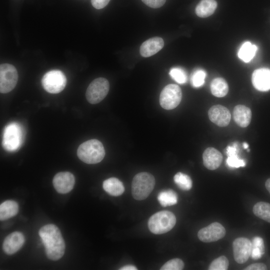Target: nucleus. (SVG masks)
Segmentation results:
<instances>
[{
	"label": "nucleus",
	"mask_w": 270,
	"mask_h": 270,
	"mask_svg": "<svg viewBox=\"0 0 270 270\" xmlns=\"http://www.w3.org/2000/svg\"><path fill=\"white\" fill-rule=\"evenodd\" d=\"M52 182L57 192L63 194H66L73 188L75 178L70 172H60L54 176Z\"/></svg>",
	"instance_id": "obj_12"
},
{
	"label": "nucleus",
	"mask_w": 270,
	"mask_h": 270,
	"mask_svg": "<svg viewBox=\"0 0 270 270\" xmlns=\"http://www.w3.org/2000/svg\"><path fill=\"white\" fill-rule=\"evenodd\" d=\"M252 250L250 256L253 260H258L262 256L264 252V243L262 238L256 236L253 238Z\"/></svg>",
	"instance_id": "obj_28"
},
{
	"label": "nucleus",
	"mask_w": 270,
	"mask_h": 270,
	"mask_svg": "<svg viewBox=\"0 0 270 270\" xmlns=\"http://www.w3.org/2000/svg\"><path fill=\"white\" fill-rule=\"evenodd\" d=\"M18 80V74L16 68L9 64L0 66V92L6 94L12 91Z\"/></svg>",
	"instance_id": "obj_9"
},
{
	"label": "nucleus",
	"mask_w": 270,
	"mask_h": 270,
	"mask_svg": "<svg viewBox=\"0 0 270 270\" xmlns=\"http://www.w3.org/2000/svg\"><path fill=\"white\" fill-rule=\"evenodd\" d=\"M176 218L174 214L168 210L157 212L150 216L148 221L150 231L156 234L166 233L175 226Z\"/></svg>",
	"instance_id": "obj_4"
},
{
	"label": "nucleus",
	"mask_w": 270,
	"mask_h": 270,
	"mask_svg": "<svg viewBox=\"0 0 270 270\" xmlns=\"http://www.w3.org/2000/svg\"><path fill=\"white\" fill-rule=\"evenodd\" d=\"M110 0H91L92 6L96 9H101L105 7Z\"/></svg>",
	"instance_id": "obj_34"
},
{
	"label": "nucleus",
	"mask_w": 270,
	"mask_h": 270,
	"mask_svg": "<svg viewBox=\"0 0 270 270\" xmlns=\"http://www.w3.org/2000/svg\"><path fill=\"white\" fill-rule=\"evenodd\" d=\"M105 154L102 143L96 139L88 140L82 143L77 150L78 158L88 164L100 162L104 158Z\"/></svg>",
	"instance_id": "obj_2"
},
{
	"label": "nucleus",
	"mask_w": 270,
	"mask_h": 270,
	"mask_svg": "<svg viewBox=\"0 0 270 270\" xmlns=\"http://www.w3.org/2000/svg\"><path fill=\"white\" fill-rule=\"evenodd\" d=\"M229 262L226 256H220L214 260L208 267L209 270H226L228 268Z\"/></svg>",
	"instance_id": "obj_31"
},
{
	"label": "nucleus",
	"mask_w": 270,
	"mask_h": 270,
	"mask_svg": "<svg viewBox=\"0 0 270 270\" xmlns=\"http://www.w3.org/2000/svg\"><path fill=\"white\" fill-rule=\"evenodd\" d=\"M169 74L171 78L180 84H185L188 80L186 72L181 68L174 67L170 69Z\"/></svg>",
	"instance_id": "obj_30"
},
{
	"label": "nucleus",
	"mask_w": 270,
	"mask_h": 270,
	"mask_svg": "<svg viewBox=\"0 0 270 270\" xmlns=\"http://www.w3.org/2000/svg\"><path fill=\"white\" fill-rule=\"evenodd\" d=\"M238 146L234 143L232 146L226 148V153L228 158L226 160L227 165L232 168L244 167L246 162L244 160L240 159L238 156Z\"/></svg>",
	"instance_id": "obj_19"
},
{
	"label": "nucleus",
	"mask_w": 270,
	"mask_h": 270,
	"mask_svg": "<svg viewBox=\"0 0 270 270\" xmlns=\"http://www.w3.org/2000/svg\"><path fill=\"white\" fill-rule=\"evenodd\" d=\"M210 87L212 94L218 98L224 96L228 91V83L221 78H214L211 82Z\"/></svg>",
	"instance_id": "obj_23"
},
{
	"label": "nucleus",
	"mask_w": 270,
	"mask_h": 270,
	"mask_svg": "<svg viewBox=\"0 0 270 270\" xmlns=\"http://www.w3.org/2000/svg\"><path fill=\"white\" fill-rule=\"evenodd\" d=\"M38 234L47 257L53 260L60 259L64 253L65 243L58 228L53 224H46L40 228Z\"/></svg>",
	"instance_id": "obj_1"
},
{
	"label": "nucleus",
	"mask_w": 270,
	"mask_h": 270,
	"mask_svg": "<svg viewBox=\"0 0 270 270\" xmlns=\"http://www.w3.org/2000/svg\"><path fill=\"white\" fill-rule=\"evenodd\" d=\"M232 248L234 260L238 264H244L250 256L252 244L248 238L240 237L234 240Z\"/></svg>",
	"instance_id": "obj_10"
},
{
	"label": "nucleus",
	"mask_w": 270,
	"mask_h": 270,
	"mask_svg": "<svg viewBox=\"0 0 270 270\" xmlns=\"http://www.w3.org/2000/svg\"><path fill=\"white\" fill-rule=\"evenodd\" d=\"M184 263L180 258H174L166 262L160 268V270H181L184 268Z\"/></svg>",
	"instance_id": "obj_32"
},
{
	"label": "nucleus",
	"mask_w": 270,
	"mask_h": 270,
	"mask_svg": "<svg viewBox=\"0 0 270 270\" xmlns=\"http://www.w3.org/2000/svg\"><path fill=\"white\" fill-rule=\"evenodd\" d=\"M266 266L262 263L252 264L244 268L245 270H266Z\"/></svg>",
	"instance_id": "obj_35"
},
{
	"label": "nucleus",
	"mask_w": 270,
	"mask_h": 270,
	"mask_svg": "<svg viewBox=\"0 0 270 270\" xmlns=\"http://www.w3.org/2000/svg\"><path fill=\"white\" fill-rule=\"evenodd\" d=\"M234 120L240 126L246 128L250 122L252 112L250 109L244 105L236 106L233 111Z\"/></svg>",
	"instance_id": "obj_18"
},
{
	"label": "nucleus",
	"mask_w": 270,
	"mask_h": 270,
	"mask_svg": "<svg viewBox=\"0 0 270 270\" xmlns=\"http://www.w3.org/2000/svg\"><path fill=\"white\" fill-rule=\"evenodd\" d=\"M23 132L20 126L16 122L8 124L4 128L2 144L9 152L18 150L22 144Z\"/></svg>",
	"instance_id": "obj_5"
},
{
	"label": "nucleus",
	"mask_w": 270,
	"mask_h": 270,
	"mask_svg": "<svg viewBox=\"0 0 270 270\" xmlns=\"http://www.w3.org/2000/svg\"><path fill=\"white\" fill-rule=\"evenodd\" d=\"M257 47L256 45L250 42H246L240 47L238 55L242 60L248 62L254 56Z\"/></svg>",
	"instance_id": "obj_24"
},
{
	"label": "nucleus",
	"mask_w": 270,
	"mask_h": 270,
	"mask_svg": "<svg viewBox=\"0 0 270 270\" xmlns=\"http://www.w3.org/2000/svg\"><path fill=\"white\" fill-rule=\"evenodd\" d=\"M158 200L161 206L165 207L176 204L178 202V196L173 190H164L158 194Z\"/></svg>",
	"instance_id": "obj_25"
},
{
	"label": "nucleus",
	"mask_w": 270,
	"mask_h": 270,
	"mask_svg": "<svg viewBox=\"0 0 270 270\" xmlns=\"http://www.w3.org/2000/svg\"><path fill=\"white\" fill-rule=\"evenodd\" d=\"M120 270H136L137 268L132 265H126L120 268Z\"/></svg>",
	"instance_id": "obj_36"
},
{
	"label": "nucleus",
	"mask_w": 270,
	"mask_h": 270,
	"mask_svg": "<svg viewBox=\"0 0 270 270\" xmlns=\"http://www.w3.org/2000/svg\"><path fill=\"white\" fill-rule=\"evenodd\" d=\"M24 237L20 232H14L8 234L4 239L2 249L7 254H12L23 246Z\"/></svg>",
	"instance_id": "obj_15"
},
{
	"label": "nucleus",
	"mask_w": 270,
	"mask_h": 270,
	"mask_svg": "<svg viewBox=\"0 0 270 270\" xmlns=\"http://www.w3.org/2000/svg\"><path fill=\"white\" fill-rule=\"evenodd\" d=\"M266 188L270 194V178L268 179L265 184Z\"/></svg>",
	"instance_id": "obj_37"
},
{
	"label": "nucleus",
	"mask_w": 270,
	"mask_h": 270,
	"mask_svg": "<svg viewBox=\"0 0 270 270\" xmlns=\"http://www.w3.org/2000/svg\"><path fill=\"white\" fill-rule=\"evenodd\" d=\"M216 7L215 0H202L196 6L195 12L200 18H207L213 14Z\"/></svg>",
	"instance_id": "obj_21"
},
{
	"label": "nucleus",
	"mask_w": 270,
	"mask_h": 270,
	"mask_svg": "<svg viewBox=\"0 0 270 270\" xmlns=\"http://www.w3.org/2000/svg\"><path fill=\"white\" fill-rule=\"evenodd\" d=\"M224 228L219 222H214L200 229L198 236L200 240L204 242L217 241L226 234Z\"/></svg>",
	"instance_id": "obj_11"
},
{
	"label": "nucleus",
	"mask_w": 270,
	"mask_h": 270,
	"mask_svg": "<svg viewBox=\"0 0 270 270\" xmlns=\"http://www.w3.org/2000/svg\"><path fill=\"white\" fill-rule=\"evenodd\" d=\"M206 72L202 69H198L192 74L190 78V83L194 88H199L204 83Z\"/></svg>",
	"instance_id": "obj_29"
},
{
	"label": "nucleus",
	"mask_w": 270,
	"mask_h": 270,
	"mask_svg": "<svg viewBox=\"0 0 270 270\" xmlns=\"http://www.w3.org/2000/svg\"><path fill=\"white\" fill-rule=\"evenodd\" d=\"M18 212V203L12 200H8L0 205V220H4L15 216Z\"/></svg>",
	"instance_id": "obj_22"
},
{
	"label": "nucleus",
	"mask_w": 270,
	"mask_h": 270,
	"mask_svg": "<svg viewBox=\"0 0 270 270\" xmlns=\"http://www.w3.org/2000/svg\"><path fill=\"white\" fill-rule=\"evenodd\" d=\"M243 147L244 149H248V144L246 142H244Z\"/></svg>",
	"instance_id": "obj_38"
},
{
	"label": "nucleus",
	"mask_w": 270,
	"mask_h": 270,
	"mask_svg": "<svg viewBox=\"0 0 270 270\" xmlns=\"http://www.w3.org/2000/svg\"><path fill=\"white\" fill-rule=\"evenodd\" d=\"M174 180L178 187L184 190H188L192 187V180L191 178L187 174L178 172L174 177Z\"/></svg>",
	"instance_id": "obj_27"
},
{
	"label": "nucleus",
	"mask_w": 270,
	"mask_h": 270,
	"mask_svg": "<svg viewBox=\"0 0 270 270\" xmlns=\"http://www.w3.org/2000/svg\"><path fill=\"white\" fill-rule=\"evenodd\" d=\"M142 2L149 7L158 8L162 6L166 0H142Z\"/></svg>",
	"instance_id": "obj_33"
},
{
	"label": "nucleus",
	"mask_w": 270,
	"mask_h": 270,
	"mask_svg": "<svg viewBox=\"0 0 270 270\" xmlns=\"http://www.w3.org/2000/svg\"><path fill=\"white\" fill-rule=\"evenodd\" d=\"M155 186V179L150 174L141 172L136 174L132 182V193L136 200L146 199L152 191Z\"/></svg>",
	"instance_id": "obj_3"
},
{
	"label": "nucleus",
	"mask_w": 270,
	"mask_h": 270,
	"mask_svg": "<svg viewBox=\"0 0 270 270\" xmlns=\"http://www.w3.org/2000/svg\"><path fill=\"white\" fill-rule=\"evenodd\" d=\"M66 84L64 74L60 70H52L46 73L42 79L43 88L50 94L61 92Z\"/></svg>",
	"instance_id": "obj_6"
},
{
	"label": "nucleus",
	"mask_w": 270,
	"mask_h": 270,
	"mask_svg": "<svg viewBox=\"0 0 270 270\" xmlns=\"http://www.w3.org/2000/svg\"><path fill=\"white\" fill-rule=\"evenodd\" d=\"M202 160L206 168L210 170H214L220 166L222 160V155L215 148L210 147L204 151Z\"/></svg>",
	"instance_id": "obj_16"
},
{
	"label": "nucleus",
	"mask_w": 270,
	"mask_h": 270,
	"mask_svg": "<svg viewBox=\"0 0 270 270\" xmlns=\"http://www.w3.org/2000/svg\"><path fill=\"white\" fill-rule=\"evenodd\" d=\"M208 116L211 122L220 127L227 126L231 118L229 110L220 104L212 106L208 110Z\"/></svg>",
	"instance_id": "obj_13"
},
{
	"label": "nucleus",
	"mask_w": 270,
	"mask_h": 270,
	"mask_svg": "<svg viewBox=\"0 0 270 270\" xmlns=\"http://www.w3.org/2000/svg\"><path fill=\"white\" fill-rule=\"evenodd\" d=\"M252 211L257 217L270 222V204L260 202L254 206Z\"/></svg>",
	"instance_id": "obj_26"
},
{
	"label": "nucleus",
	"mask_w": 270,
	"mask_h": 270,
	"mask_svg": "<svg viewBox=\"0 0 270 270\" xmlns=\"http://www.w3.org/2000/svg\"><path fill=\"white\" fill-rule=\"evenodd\" d=\"M102 187L106 192L112 196H120L124 191L122 182L116 178L106 180L103 182Z\"/></svg>",
	"instance_id": "obj_20"
},
{
	"label": "nucleus",
	"mask_w": 270,
	"mask_h": 270,
	"mask_svg": "<svg viewBox=\"0 0 270 270\" xmlns=\"http://www.w3.org/2000/svg\"><path fill=\"white\" fill-rule=\"evenodd\" d=\"M164 46V42L162 38L158 36L150 38L144 42L140 46V52L143 57L148 58L154 55Z\"/></svg>",
	"instance_id": "obj_17"
},
{
	"label": "nucleus",
	"mask_w": 270,
	"mask_h": 270,
	"mask_svg": "<svg viewBox=\"0 0 270 270\" xmlns=\"http://www.w3.org/2000/svg\"><path fill=\"white\" fill-rule=\"evenodd\" d=\"M252 84L256 89L262 92L270 90V69L260 68L256 70L252 77Z\"/></svg>",
	"instance_id": "obj_14"
},
{
	"label": "nucleus",
	"mask_w": 270,
	"mask_h": 270,
	"mask_svg": "<svg viewBox=\"0 0 270 270\" xmlns=\"http://www.w3.org/2000/svg\"><path fill=\"white\" fill-rule=\"evenodd\" d=\"M109 89V82L106 78H96L87 88L86 94V100L91 104H98L106 96Z\"/></svg>",
	"instance_id": "obj_7"
},
{
	"label": "nucleus",
	"mask_w": 270,
	"mask_h": 270,
	"mask_svg": "<svg viewBox=\"0 0 270 270\" xmlns=\"http://www.w3.org/2000/svg\"><path fill=\"white\" fill-rule=\"evenodd\" d=\"M182 98V92L180 87L176 84H169L162 90L160 103L163 108L172 110L180 104Z\"/></svg>",
	"instance_id": "obj_8"
}]
</instances>
